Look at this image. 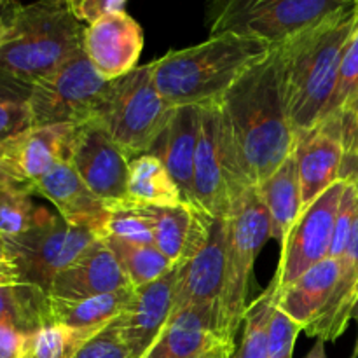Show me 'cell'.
<instances>
[{
    "instance_id": "cell-3",
    "label": "cell",
    "mask_w": 358,
    "mask_h": 358,
    "mask_svg": "<svg viewBox=\"0 0 358 358\" xmlns=\"http://www.w3.org/2000/svg\"><path fill=\"white\" fill-rule=\"evenodd\" d=\"M271 49L273 45L240 35H213L152 62L154 83L173 107L219 103L229 87Z\"/></svg>"
},
{
    "instance_id": "cell-26",
    "label": "cell",
    "mask_w": 358,
    "mask_h": 358,
    "mask_svg": "<svg viewBox=\"0 0 358 358\" xmlns=\"http://www.w3.org/2000/svg\"><path fill=\"white\" fill-rule=\"evenodd\" d=\"M135 287L101 294L80 301H63L51 297L52 324H62L76 331L100 332L115 320L133 297Z\"/></svg>"
},
{
    "instance_id": "cell-23",
    "label": "cell",
    "mask_w": 358,
    "mask_h": 358,
    "mask_svg": "<svg viewBox=\"0 0 358 358\" xmlns=\"http://www.w3.org/2000/svg\"><path fill=\"white\" fill-rule=\"evenodd\" d=\"M338 261L339 275L331 299L317 320L304 329L306 336L325 343L338 341L345 334L358 299V213L352 238Z\"/></svg>"
},
{
    "instance_id": "cell-28",
    "label": "cell",
    "mask_w": 358,
    "mask_h": 358,
    "mask_svg": "<svg viewBox=\"0 0 358 358\" xmlns=\"http://www.w3.org/2000/svg\"><path fill=\"white\" fill-rule=\"evenodd\" d=\"M128 198L147 206H178L185 203L164 164L149 152L129 161Z\"/></svg>"
},
{
    "instance_id": "cell-21",
    "label": "cell",
    "mask_w": 358,
    "mask_h": 358,
    "mask_svg": "<svg viewBox=\"0 0 358 358\" xmlns=\"http://www.w3.org/2000/svg\"><path fill=\"white\" fill-rule=\"evenodd\" d=\"M154 245L173 264H184L208 241L213 217L199 206L182 203L178 206H150Z\"/></svg>"
},
{
    "instance_id": "cell-33",
    "label": "cell",
    "mask_w": 358,
    "mask_h": 358,
    "mask_svg": "<svg viewBox=\"0 0 358 358\" xmlns=\"http://www.w3.org/2000/svg\"><path fill=\"white\" fill-rule=\"evenodd\" d=\"M42 208L31 201L28 189H3L0 191V231L6 236L27 233L35 226Z\"/></svg>"
},
{
    "instance_id": "cell-9",
    "label": "cell",
    "mask_w": 358,
    "mask_h": 358,
    "mask_svg": "<svg viewBox=\"0 0 358 358\" xmlns=\"http://www.w3.org/2000/svg\"><path fill=\"white\" fill-rule=\"evenodd\" d=\"M110 80L94 70L84 49L31 86L28 107L34 126H83L96 119Z\"/></svg>"
},
{
    "instance_id": "cell-41",
    "label": "cell",
    "mask_w": 358,
    "mask_h": 358,
    "mask_svg": "<svg viewBox=\"0 0 358 358\" xmlns=\"http://www.w3.org/2000/svg\"><path fill=\"white\" fill-rule=\"evenodd\" d=\"M3 189H28L31 191V185L21 173L13 152V138L0 143V191ZM34 194V191H31Z\"/></svg>"
},
{
    "instance_id": "cell-17",
    "label": "cell",
    "mask_w": 358,
    "mask_h": 358,
    "mask_svg": "<svg viewBox=\"0 0 358 358\" xmlns=\"http://www.w3.org/2000/svg\"><path fill=\"white\" fill-rule=\"evenodd\" d=\"M226 219H213L205 247L180 264L173 311L189 306H215L220 310L226 275Z\"/></svg>"
},
{
    "instance_id": "cell-50",
    "label": "cell",
    "mask_w": 358,
    "mask_h": 358,
    "mask_svg": "<svg viewBox=\"0 0 358 358\" xmlns=\"http://www.w3.org/2000/svg\"><path fill=\"white\" fill-rule=\"evenodd\" d=\"M355 6H357V7H358V0H355Z\"/></svg>"
},
{
    "instance_id": "cell-40",
    "label": "cell",
    "mask_w": 358,
    "mask_h": 358,
    "mask_svg": "<svg viewBox=\"0 0 358 358\" xmlns=\"http://www.w3.org/2000/svg\"><path fill=\"white\" fill-rule=\"evenodd\" d=\"M80 23H94L114 10H124L126 0H63Z\"/></svg>"
},
{
    "instance_id": "cell-16",
    "label": "cell",
    "mask_w": 358,
    "mask_h": 358,
    "mask_svg": "<svg viewBox=\"0 0 358 358\" xmlns=\"http://www.w3.org/2000/svg\"><path fill=\"white\" fill-rule=\"evenodd\" d=\"M196 203L213 219H226L231 191L219 136V103L199 105V135L194 156Z\"/></svg>"
},
{
    "instance_id": "cell-12",
    "label": "cell",
    "mask_w": 358,
    "mask_h": 358,
    "mask_svg": "<svg viewBox=\"0 0 358 358\" xmlns=\"http://www.w3.org/2000/svg\"><path fill=\"white\" fill-rule=\"evenodd\" d=\"M234 353L236 345L224 332L219 308L189 306L171 313L143 358H233Z\"/></svg>"
},
{
    "instance_id": "cell-8",
    "label": "cell",
    "mask_w": 358,
    "mask_h": 358,
    "mask_svg": "<svg viewBox=\"0 0 358 358\" xmlns=\"http://www.w3.org/2000/svg\"><path fill=\"white\" fill-rule=\"evenodd\" d=\"M98 240L101 238L93 229L72 226L48 210H42L35 226L27 233L6 236L20 282L41 287L48 294L56 275L83 257Z\"/></svg>"
},
{
    "instance_id": "cell-39",
    "label": "cell",
    "mask_w": 358,
    "mask_h": 358,
    "mask_svg": "<svg viewBox=\"0 0 358 358\" xmlns=\"http://www.w3.org/2000/svg\"><path fill=\"white\" fill-rule=\"evenodd\" d=\"M34 126L28 101L0 103V143L28 131Z\"/></svg>"
},
{
    "instance_id": "cell-30",
    "label": "cell",
    "mask_w": 358,
    "mask_h": 358,
    "mask_svg": "<svg viewBox=\"0 0 358 358\" xmlns=\"http://www.w3.org/2000/svg\"><path fill=\"white\" fill-rule=\"evenodd\" d=\"M276 282L273 280L268 289L248 304L243 317V338L233 358H266L271 315L276 306Z\"/></svg>"
},
{
    "instance_id": "cell-7",
    "label": "cell",
    "mask_w": 358,
    "mask_h": 358,
    "mask_svg": "<svg viewBox=\"0 0 358 358\" xmlns=\"http://www.w3.org/2000/svg\"><path fill=\"white\" fill-rule=\"evenodd\" d=\"M226 226V275L220 322L224 332L234 339L248 308V282L254 262L271 238V217L257 187H248L231 198Z\"/></svg>"
},
{
    "instance_id": "cell-35",
    "label": "cell",
    "mask_w": 358,
    "mask_h": 358,
    "mask_svg": "<svg viewBox=\"0 0 358 358\" xmlns=\"http://www.w3.org/2000/svg\"><path fill=\"white\" fill-rule=\"evenodd\" d=\"M358 93V27L353 34L352 41H350L348 48H346L345 56H343L341 70H339L338 86H336L332 100L329 103L327 110H325V117L329 115L339 114L343 107L352 100Z\"/></svg>"
},
{
    "instance_id": "cell-46",
    "label": "cell",
    "mask_w": 358,
    "mask_h": 358,
    "mask_svg": "<svg viewBox=\"0 0 358 358\" xmlns=\"http://www.w3.org/2000/svg\"><path fill=\"white\" fill-rule=\"evenodd\" d=\"M0 261L10 262L9 248H7V241H6V234H3L2 231H0Z\"/></svg>"
},
{
    "instance_id": "cell-44",
    "label": "cell",
    "mask_w": 358,
    "mask_h": 358,
    "mask_svg": "<svg viewBox=\"0 0 358 358\" xmlns=\"http://www.w3.org/2000/svg\"><path fill=\"white\" fill-rule=\"evenodd\" d=\"M20 282V273L13 262L0 261V285H10Z\"/></svg>"
},
{
    "instance_id": "cell-43",
    "label": "cell",
    "mask_w": 358,
    "mask_h": 358,
    "mask_svg": "<svg viewBox=\"0 0 358 358\" xmlns=\"http://www.w3.org/2000/svg\"><path fill=\"white\" fill-rule=\"evenodd\" d=\"M31 94V84L0 70V103H21L28 101Z\"/></svg>"
},
{
    "instance_id": "cell-5",
    "label": "cell",
    "mask_w": 358,
    "mask_h": 358,
    "mask_svg": "<svg viewBox=\"0 0 358 358\" xmlns=\"http://www.w3.org/2000/svg\"><path fill=\"white\" fill-rule=\"evenodd\" d=\"M355 0H206L210 37L222 34L278 45Z\"/></svg>"
},
{
    "instance_id": "cell-31",
    "label": "cell",
    "mask_w": 358,
    "mask_h": 358,
    "mask_svg": "<svg viewBox=\"0 0 358 358\" xmlns=\"http://www.w3.org/2000/svg\"><path fill=\"white\" fill-rule=\"evenodd\" d=\"M103 238H117L138 245H154V226L150 206L126 199L108 206Z\"/></svg>"
},
{
    "instance_id": "cell-48",
    "label": "cell",
    "mask_w": 358,
    "mask_h": 358,
    "mask_svg": "<svg viewBox=\"0 0 358 358\" xmlns=\"http://www.w3.org/2000/svg\"><path fill=\"white\" fill-rule=\"evenodd\" d=\"M352 320H357V325H358V299H357V304L355 308H353V315H352ZM358 357V338H357V345H355V352H353V358Z\"/></svg>"
},
{
    "instance_id": "cell-24",
    "label": "cell",
    "mask_w": 358,
    "mask_h": 358,
    "mask_svg": "<svg viewBox=\"0 0 358 358\" xmlns=\"http://www.w3.org/2000/svg\"><path fill=\"white\" fill-rule=\"evenodd\" d=\"M339 275L338 259H324L308 269L292 285L278 292L276 304L280 310L304 329L317 320L327 306Z\"/></svg>"
},
{
    "instance_id": "cell-6",
    "label": "cell",
    "mask_w": 358,
    "mask_h": 358,
    "mask_svg": "<svg viewBox=\"0 0 358 358\" xmlns=\"http://www.w3.org/2000/svg\"><path fill=\"white\" fill-rule=\"evenodd\" d=\"M175 110L177 107L164 100L154 83L152 63H147L110 80L96 121L131 161L149 152Z\"/></svg>"
},
{
    "instance_id": "cell-45",
    "label": "cell",
    "mask_w": 358,
    "mask_h": 358,
    "mask_svg": "<svg viewBox=\"0 0 358 358\" xmlns=\"http://www.w3.org/2000/svg\"><path fill=\"white\" fill-rule=\"evenodd\" d=\"M304 358H327V355H325V341L317 339L315 346L310 350V353H308Z\"/></svg>"
},
{
    "instance_id": "cell-36",
    "label": "cell",
    "mask_w": 358,
    "mask_h": 358,
    "mask_svg": "<svg viewBox=\"0 0 358 358\" xmlns=\"http://www.w3.org/2000/svg\"><path fill=\"white\" fill-rule=\"evenodd\" d=\"M358 213V189L353 184H346L343 191L341 201H339L338 213H336L334 233H332V243L329 257L339 259L352 238L353 227H355Z\"/></svg>"
},
{
    "instance_id": "cell-1",
    "label": "cell",
    "mask_w": 358,
    "mask_h": 358,
    "mask_svg": "<svg viewBox=\"0 0 358 358\" xmlns=\"http://www.w3.org/2000/svg\"><path fill=\"white\" fill-rule=\"evenodd\" d=\"M219 136L231 198L262 184L292 154L296 131L283 103L276 48L220 98Z\"/></svg>"
},
{
    "instance_id": "cell-29",
    "label": "cell",
    "mask_w": 358,
    "mask_h": 358,
    "mask_svg": "<svg viewBox=\"0 0 358 358\" xmlns=\"http://www.w3.org/2000/svg\"><path fill=\"white\" fill-rule=\"evenodd\" d=\"M105 243L115 255L133 287H142L166 275L173 262L164 257L156 245H138L117 238H103Z\"/></svg>"
},
{
    "instance_id": "cell-49",
    "label": "cell",
    "mask_w": 358,
    "mask_h": 358,
    "mask_svg": "<svg viewBox=\"0 0 358 358\" xmlns=\"http://www.w3.org/2000/svg\"><path fill=\"white\" fill-rule=\"evenodd\" d=\"M353 185H355V187L358 189V180H357V182H355V184H353Z\"/></svg>"
},
{
    "instance_id": "cell-32",
    "label": "cell",
    "mask_w": 358,
    "mask_h": 358,
    "mask_svg": "<svg viewBox=\"0 0 358 358\" xmlns=\"http://www.w3.org/2000/svg\"><path fill=\"white\" fill-rule=\"evenodd\" d=\"M98 332L76 331L62 324H48L28 336L24 358H72Z\"/></svg>"
},
{
    "instance_id": "cell-13",
    "label": "cell",
    "mask_w": 358,
    "mask_h": 358,
    "mask_svg": "<svg viewBox=\"0 0 358 358\" xmlns=\"http://www.w3.org/2000/svg\"><path fill=\"white\" fill-rule=\"evenodd\" d=\"M178 271L180 264H175L161 278L135 287L129 304L114 320L115 329L133 358H143L170 320L175 306Z\"/></svg>"
},
{
    "instance_id": "cell-38",
    "label": "cell",
    "mask_w": 358,
    "mask_h": 358,
    "mask_svg": "<svg viewBox=\"0 0 358 358\" xmlns=\"http://www.w3.org/2000/svg\"><path fill=\"white\" fill-rule=\"evenodd\" d=\"M72 358H133L114 322L87 339Z\"/></svg>"
},
{
    "instance_id": "cell-20",
    "label": "cell",
    "mask_w": 358,
    "mask_h": 358,
    "mask_svg": "<svg viewBox=\"0 0 358 358\" xmlns=\"http://www.w3.org/2000/svg\"><path fill=\"white\" fill-rule=\"evenodd\" d=\"M199 135V107H177L159 138L150 147L149 154L156 156L182 192L189 205L198 206L194 196V156Z\"/></svg>"
},
{
    "instance_id": "cell-42",
    "label": "cell",
    "mask_w": 358,
    "mask_h": 358,
    "mask_svg": "<svg viewBox=\"0 0 358 358\" xmlns=\"http://www.w3.org/2000/svg\"><path fill=\"white\" fill-rule=\"evenodd\" d=\"M28 336L13 325L0 324V358H24Z\"/></svg>"
},
{
    "instance_id": "cell-22",
    "label": "cell",
    "mask_w": 358,
    "mask_h": 358,
    "mask_svg": "<svg viewBox=\"0 0 358 358\" xmlns=\"http://www.w3.org/2000/svg\"><path fill=\"white\" fill-rule=\"evenodd\" d=\"M77 126H31L13 138V152L21 173L34 191L35 182L48 175L56 164L70 163Z\"/></svg>"
},
{
    "instance_id": "cell-51",
    "label": "cell",
    "mask_w": 358,
    "mask_h": 358,
    "mask_svg": "<svg viewBox=\"0 0 358 358\" xmlns=\"http://www.w3.org/2000/svg\"><path fill=\"white\" fill-rule=\"evenodd\" d=\"M0 3H2V0H0Z\"/></svg>"
},
{
    "instance_id": "cell-18",
    "label": "cell",
    "mask_w": 358,
    "mask_h": 358,
    "mask_svg": "<svg viewBox=\"0 0 358 358\" xmlns=\"http://www.w3.org/2000/svg\"><path fill=\"white\" fill-rule=\"evenodd\" d=\"M129 287H133L131 282L101 238L91 245L83 257L56 275L49 296L52 299L80 301Z\"/></svg>"
},
{
    "instance_id": "cell-4",
    "label": "cell",
    "mask_w": 358,
    "mask_h": 358,
    "mask_svg": "<svg viewBox=\"0 0 358 358\" xmlns=\"http://www.w3.org/2000/svg\"><path fill=\"white\" fill-rule=\"evenodd\" d=\"M0 44V70L31 84L84 49V30L63 0H35L16 6Z\"/></svg>"
},
{
    "instance_id": "cell-11",
    "label": "cell",
    "mask_w": 358,
    "mask_h": 358,
    "mask_svg": "<svg viewBox=\"0 0 358 358\" xmlns=\"http://www.w3.org/2000/svg\"><path fill=\"white\" fill-rule=\"evenodd\" d=\"M70 164L93 194L108 206L129 199V159L96 119L77 126Z\"/></svg>"
},
{
    "instance_id": "cell-37",
    "label": "cell",
    "mask_w": 358,
    "mask_h": 358,
    "mask_svg": "<svg viewBox=\"0 0 358 358\" xmlns=\"http://www.w3.org/2000/svg\"><path fill=\"white\" fill-rule=\"evenodd\" d=\"M301 332H303V327L287 317L276 304L271 315V324H269L268 357L266 358H292L294 346Z\"/></svg>"
},
{
    "instance_id": "cell-47",
    "label": "cell",
    "mask_w": 358,
    "mask_h": 358,
    "mask_svg": "<svg viewBox=\"0 0 358 358\" xmlns=\"http://www.w3.org/2000/svg\"><path fill=\"white\" fill-rule=\"evenodd\" d=\"M7 30H9V21L3 20V17L0 16V44H2L3 38H6Z\"/></svg>"
},
{
    "instance_id": "cell-2",
    "label": "cell",
    "mask_w": 358,
    "mask_h": 358,
    "mask_svg": "<svg viewBox=\"0 0 358 358\" xmlns=\"http://www.w3.org/2000/svg\"><path fill=\"white\" fill-rule=\"evenodd\" d=\"M357 27L358 7L353 3L275 45L283 103L296 133L308 131L324 119Z\"/></svg>"
},
{
    "instance_id": "cell-19",
    "label": "cell",
    "mask_w": 358,
    "mask_h": 358,
    "mask_svg": "<svg viewBox=\"0 0 358 358\" xmlns=\"http://www.w3.org/2000/svg\"><path fill=\"white\" fill-rule=\"evenodd\" d=\"M34 194L52 203L58 215L69 224L93 229L103 238L108 205L93 194L70 163H59L34 184Z\"/></svg>"
},
{
    "instance_id": "cell-27",
    "label": "cell",
    "mask_w": 358,
    "mask_h": 358,
    "mask_svg": "<svg viewBox=\"0 0 358 358\" xmlns=\"http://www.w3.org/2000/svg\"><path fill=\"white\" fill-rule=\"evenodd\" d=\"M0 324L13 325L27 334L52 324L51 296L31 283L0 285Z\"/></svg>"
},
{
    "instance_id": "cell-15",
    "label": "cell",
    "mask_w": 358,
    "mask_h": 358,
    "mask_svg": "<svg viewBox=\"0 0 358 358\" xmlns=\"http://www.w3.org/2000/svg\"><path fill=\"white\" fill-rule=\"evenodd\" d=\"M294 156L299 170L303 208H306L339 180L343 163L339 115H329L315 128L296 133Z\"/></svg>"
},
{
    "instance_id": "cell-14",
    "label": "cell",
    "mask_w": 358,
    "mask_h": 358,
    "mask_svg": "<svg viewBox=\"0 0 358 358\" xmlns=\"http://www.w3.org/2000/svg\"><path fill=\"white\" fill-rule=\"evenodd\" d=\"M142 49V27L126 10L105 14L84 30V52L105 80L135 70Z\"/></svg>"
},
{
    "instance_id": "cell-10",
    "label": "cell",
    "mask_w": 358,
    "mask_h": 358,
    "mask_svg": "<svg viewBox=\"0 0 358 358\" xmlns=\"http://www.w3.org/2000/svg\"><path fill=\"white\" fill-rule=\"evenodd\" d=\"M348 182L338 180L303 208L282 243V257L275 282L278 292L292 285L301 275L329 257L336 213Z\"/></svg>"
},
{
    "instance_id": "cell-34",
    "label": "cell",
    "mask_w": 358,
    "mask_h": 358,
    "mask_svg": "<svg viewBox=\"0 0 358 358\" xmlns=\"http://www.w3.org/2000/svg\"><path fill=\"white\" fill-rule=\"evenodd\" d=\"M343 163L339 180L355 184L358 180V93L339 110Z\"/></svg>"
},
{
    "instance_id": "cell-25",
    "label": "cell",
    "mask_w": 358,
    "mask_h": 358,
    "mask_svg": "<svg viewBox=\"0 0 358 358\" xmlns=\"http://www.w3.org/2000/svg\"><path fill=\"white\" fill-rule=\"evenodd\" d=\"M257 191L271 217V238L283 243L289 229L303 212L299 170L294 150L275 173L257 185Z\"/></svg>"
}]
</instances>
